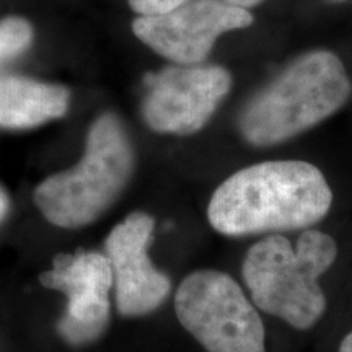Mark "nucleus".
I'll return each mask as SVG.
<instances>
[{
  "label": "nucleus",
  "instance_id": "nucleus-13",
  "mask_svg": "<svg viewBox=\"0 0 352 352\" xmlns=\"http://www.w3.org/2000/svg\"><path fill=\"white\" fill-rule=\"evenodd\" d=\"M8 210H10V199H8L6 189L0 186V222L7 217Z\"/></svg>",
  "mask_w": 352,
  "mask_h": 352
},
{
  "label": "nucleus",
  "instance_id": "nucleus-12",
  "mask_svg": "<svg viewBox=\"0 0 352 352\" xmlns=\"http://www.w3.org/2000/svg\"><path fill=\"white\" fill-rule=\"evenodd\" d=\"M189 0H127L129 7L139 16H151L162 15V13L171 12L175 8L184 6Z\"/></svg>",
  "mask_w": 352,
  "mask_h": 352
},
{
  "label": "nucleus",
  "instance_id": "nucleus-9",
  "mask_svg": "<svg viewBox=\"0 0 352 352\" xmlns=\"http://www.w3.org/2000/svg\"><path fill=\"white\" fill-rule=\"evenodd\" d=\"M155 219L147 212H132L109 232L104 256L113 272L118 311L122 316H144L164 305L171 292L168 276L148 258Z\"/></svg>",
  "mask_w": 352,
  "mask_h": 352
},
{
  "label": "nucleus",
  "instance_id": "nucleus-5",
  "mask_svg": "<svg viewBox=\"0 0 352 352\" xmlns=\"http://www.w3.org/2000/svg\"><path fill=\"white\" fill-rule=\"evenodd\" d=\"M175 310L182 327L208 352H266L261 316L226 272L201 270L184 277Z\"/></svg>",
  "mask_w": 352,
  "mask_h": 352
},
{
  "label": "nucleus",
  "instance_id": "nucleus-14",
  "mask_svg": "<svg viewBox=\"0 0 352 352\" xmlns=\"http://www.w3.org/2000/svg\"><path fill=\"white\" fill-rule=\"evenodd\" d=\"M228 3H232V6L235 7H240V8H245V10H250V8L258 6L261 0H227Z\"/></svg>",
  "mask_w": 352,
  "mask_h": 352
},
{
  "label": "nucleus",
  "instance_id": "nucleus-1",
  "mask_svg": "<svg viewBox=\"0 0 352 352\" xmlns=\"http://www.w3.org/2000/svg\"><path fill=\"white\" fill-rule=\"evenodd\" d=\"M331 188L318 166L272 160L245 166L215 189L208 219L227 236L308 228L329 212Z\"/></svg>",
  "mask_w": 352,
  "mask_h": 352
},
{
  "label": "nucleus",
  "instance_id": "nucleus-11",
  "mask_svg": "<svg viewBox=\"0 0 352 352\" xmlns=\"http://www.w3.org/2000/svg\"><path fill=\"white\" fill-rule=\"evenodd\" d=\"M33 34L32 23L21 16H7L0 21V65L28 50Z\"/></svg>",
  "mask_w": 352,
  "mask_h": 352
},
{
  "label": "nucleus",
  "instance_id": "nucleus-4",
  "mask_svg": "<svg viewBox=\"0 0 352 352\" xmlns=\"http://www.w3.org/2000/svg\"><path fill=\"white\" fill-rule=\"evenodd\" d=\"M336 256V241L328 233L307 228L296 246L283 235L256 241L246 253L241 272L259 310L297 329H310L327 310L318 280Z\"/></svg>",
  "mask_w": 352,
  "mask_h": 352
},
{
  "label": "nucleus",
  "instance_id": "nucleus-6",
  "mask_svg": "<svg viewBox=\"0 0 352 352\" xmlns=\"http://www.w3.org/2000/svg\"><path fill=\"white\" fill-rule=\"evenodd\" d=\"M232 82V74L214 64H173L148 74L140 104L145 124L158 134H196L217 111Z\"/></svg>",
  "mask_w": 352,
  "mask_h": 352
},
{
  "label": "nucleus",
  "instance_id": "nucleus-3",
  "mask_svg": "<svg viewBox=\"0 0 352 352\" xmlns=\"http://www.w3.org/2000/svg\"><path fill=\"white\" fill-rule=\"evenodd\" d=\"M134 166L135 152L124 124L116 114L103 113L88 129L80 162L39 183L34 204L52 226L87 227L120 199Z\"/></svg>",
  "mask_w": 352,
  "mask_h": 352
},
{
  "label": "nucleus",
  "instance_id": "nucleus-10",
  "mask_svg": "<svg viewBox=\"0 0 352 352\" xmlns=\"http://www.w3.org/2000/svg\"><path fill=\"white\" fill-rule=\"evenodd\" d=\"M70 91L64 85L28 77H0V127L32 129L67 113Z\"/></svg>",
  "mask_w": 352,
  "mask_h": 352
},
{
  "label": "nucleus",
  "instance_id": "nucleus-8",
  "mask_svg": "<svg viewBox=\"0 0 352 352\" xmlns=\"http://www.w3.org/2000/svg\"><path fill=\"white\" fill-rule=\"evenodd\" d=\"M39 283L67 297L64 315L56 324L65 342L87 346L103 336L109 323L113 289V272L104 253L77 250L72 254H57L51 270L39 276Z\"/></svg>",
  "mask_w": 352,
  "mask_h": 352
},
{
  "label": "nucleus",
  "instance_id": "nucleus-7",
  "mask_svg": "<svg viewBox=\"0 0 352 352\" xmlns=\"http://www.w3.org/2000/svg\"><path fill=\"white\" fill-rule=\"evenodd\" d=\"M250 10L227 0H189L162 15L138 16L132 32L145 46L178 65H196L208 59L217 39L253 23Z\"/></svg>",
  "mask_w": 352,
  "mask_h": 352
},
{
  "label": "nucleus",
  "instance_id": "nucleus-15",
  "mask_svg": "<svg viewBox=\"0 0 352 352\" xmlns=\"http://www.w3.org/2000/svg\"><path fill=\"white\" fill-rule=\"evenodd\" d=\"M340 352H352V331L341 341Z\"/></svg>",
  "mask_w": 352,
  "mask_h": 352
},
{
  "label": "nucleus",
  "instance_id": "nucleus-2",
  "mask_svg": "<svg viewBox=\"0 0 352 352\" xmlns=\"http://www.w3.org/2000/svg\"><path fill=\"white\" fill-rule=\"evenodd\" d=\"M351 90L340 57L323 50L305 52L245 104L239 129L256 147L280 144L333 116Z\"/></svg>",
  "mask_w": 352,
  "mask_h": 352
}]
</instances>
